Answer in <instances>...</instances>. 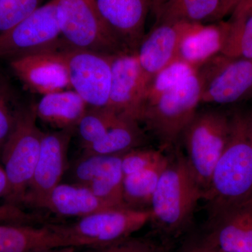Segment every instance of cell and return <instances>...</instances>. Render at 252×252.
<instances>
[{
    "label": "cell",
    "mask_w": 252,
    "mask_h": 252,
    "mask_svg": "<svg viewBox=\"0 0 252 252\" xmlns=\"http://www.w3.org/2000/svg\"><path fill=\"white\" fill-rule=\"evenodd\" d=\"M163 152L153 149L136 148L122 156V170L124 176L131 175L156 165L165 157Z\"/></svg>",
    "instance_id": "cell-31"
},
{
    "label": "cell",
    "mask_w": 252,
    "mask_h": 252,
    "mask_svg": "<svg viewBox=\"0 0 252 252\" xmlns=\"http://www.w3.org/2000/svg\"><path fill=\"white\" fill-rule=\"evenodd\" d=\"M231 130V115L220 110L197 112L181 137L187 161L203 192L223 153Z\"/></svg>",
    "instance_id": "cell-6"
},
{
    "label": "cell",
    "mask_w": 252,
    "mask_h": 252,
    "mask_svg": "<svg viewBox=\"0 0 252 252\" xmlns=\"http://www.w3.org/2000/svg\"><path fill=\"white\" fill-rule=\"evenodd\" d=\"M233 0H221V9H220V18L228 14L230 11Z\"/></svg>",
    "instance_id": "cell-38"
},
{
    "label": "cell",
    "mask_w": 252,
    "mask_h": 252,
    "mask_svg": "<svg viewBox=\"0 0 252 252\" xmlns=\"http://www.w3.org/2000/svg\"><path fill=\"white\" fill-rule=\"evenodd\" d=\"M36 121L34 105L21 106L14 130L0 155L9 182L5 203L18 207L23 204L40 152L44 132Z\"/></svg>",
    "instance_id": "cell-3"
},
{
    "label": "cell",
    "mask_w": 252,
    "mask_h": 252,
    "mask_svg": "<svg viewBox=\"0 0 252 252\" xmlns=\"http://www.w3.org/2000/svg\"><path fill=\"white\" fill-rule=\"evenodd\" d=\"M124 116L109 107H89L77 127L83 148L100 140Z\"/></svg>",
    "instance_id": "cell-25"
},
{
    "label": "cell",
    "mask_w": 252,
    "mask_h": 252,
    "mask_svg": "<svg viewBox=\"0 0 252 252\" xmlns=\"http://www.w3.org/2000/svg\"><path fill=\"white\" fill-rule=\"evenodd\" d=\"M221 0H166L157 23H200L220 18Z\"/></svg>",
    "instance_id": "cell-23"
},
{
    "label": "cell",
    "mask_w": 252,
    "mask_h": 252,
    "mask_svg": "<svg viewBox=\"0 0 252 252\" xmlns=\"http://www.w3.org/2000/svg\"><path fill=\"white\" fill-rule=\"evenodd\" d=\"M245 113H246L247 124H248L249 135H250L252 143V109L250 112Z\"/></svg>",
    "instance_id": "cell-40"
},
{
    "label": "cell",
    "mask_w": 252,
    "mask_h": 252,
    "mask_svg": "<svg viewBox=\"0 0 252 252\" xmlns=\"http://www.w3.org/2000/svg\"><path fill=\"white\" fill-rule=\"evenodd\" d=\"M200 231L222 252H252V200L207 217Z\"/></svg>",
    "instance_id": "cell-16"
},
{
    "label": "cell",
    "mask_w": 252,
    "mask_h": 252,
    "mask_svg": "<svg viewBox=\"0 0 252 252\" xmlns=\"http://www.w3.org/2000/svg\"><path fill=\"white\" fill-rule=\"evenodd\" d=\"M165 1L166 0H151V9H152L156 16L158 14L159 11Z\"/></svg>",
    "instance_id": "cell-37"
},
{
    "label": "cell",
    "mask_w": 252,
    "mask_h": 252,
    "mask_svg": "<svg viewBox=\"0 0 252 252\" xmlns=\"http://www.w3.org/2000/svg\"><path fill=\"white\" fill-rule=\"evenodd\" d=\"M138 121L123 117L100 140L84 147L83 154L119 155L140 148L147 142Z\"/></svg>",
    "instance_id": "cell-21"
},
{
    "label": "cell",
    "mask_w": 252,
    "mask_h": 252,
    "mask_svg": "<svg viewBox=\"0 0 252 252\" xmlns=\"http://www.w3.org/2000/svg\"><path fill=\"white\" fill-rule=\"evenodd\" d=\"M64 43L9 60L15 75L32 92L43 94L72 89L63 54Z\"/></svg>",
    "instance_id": "cell-12"
},
{
    "label": "cell",
    "mask_w": 252,
    "mask_h": 252,
    "mask_svg": "<svg viewBox=\"0 0 252 252\" xmlns=\"http://www.w3.org/2000/svg\"><path fill=\"white\" fill-rule=\"evenodd\" d=\"M202 84L197 72L144 108L140 122L157 137L160 150L173 149L200 104Z\"/></svg>",
    "instance_id": "cell-4"
},
{
    "label": "cell",
    "mask_w": 252,
    "mask_h": 252,
    "mask_svg": "<svg viewBox=\"0 0 252 252\" xmlns=\"http://www.w3.org/2000/svg\"><path fill=\"white\" fill-rule=\"evenodd\" d=\"M203 192L179 151L168 156L149 210L150 222L160 241L172 248L177 240L193 231L194 212Z\"/></svg>",
    "instance_id": "cell-1"
},
{
    "label": "cell",
    "mask_w": 252,
    "mask_h": 252,
    "mask_svg": "<svg viewBox=\"0 0 252 252\" xmlns=\"http://www.w3.org/2000/svg\"><path fill=\"white\" fill-rule=\"evenodd\" d=\"M41 220L40 217L24 212L21 207L6 203L0 205V223L34 225Z\"/></svg>",
    "instance_id": "cell-33"
},
{
    "label": "cell",
    "mask_w": 252,
    "mask_h": 252,
    "mask_svg": "<svg viewBox=\"0 0 252 252\" xmlns=\"http://www.w3.org/2000/svg\"><path fill=\"white\" fill-rule=\"evenodd\" d=\"M124 179L122 161L93 181L87 187L97 198L113 206H126L123 199Z\"/></svg>",
    "instance_id": "cell-28"
},
{
    "label": "cell",
    "mask_w": 252,
    "mask_h": 252,
    "mask_svg": "<svg viewBox=\"0 0 252 252\" xmlns=\"http://www.w3.org/2000/svg\"><path fill=\"white\" fill-rule=\"evenodd\" d=\"M57 0L41 5L15 27L0 35V59H12L62 44Z\"/></svg>",
    "instance_id": "cell-10"
},
{
    "label": "cell",
    "mask_w": 252,
    "mask_h": 252,
    "mask_svg": "<svg viewBox=\"0 0 252 252\" xmlns=\"http://www.w3.org/2000/svg\"><path fill=\"white\" fill-rule=\"evenodd\" d=\"M122 156L83 154L69 170L70 183L88 187L99 176L121 163Z\"/></svg>",
    "instance_id": "cell-26"
},
{
    "label": "cell",
    "mask_w": 252,
    "mask_h": 252,
    "mask_svg": "<svg viewBox=\"0 0 252 252\" xmlns=\"http://www.w3.org/2000/svg\"><path fill=\"white\" fill-rule=\"evenodd\" d=\"M114 207H118L97 198L89 187L60 183L50 192L41 209L59 216L81 218Z\"/></svg>",
    "instance_id": "cell-19"
},
{
    "label": "cell",
    "mask_w": 252,
    "mask_h": 252,
    "mask_svg": "<svg viewBox=\"0 0 252 252\" xmlns=\"http://www.w3.org/2000/svg\"><path fill=\"white\" fill-rule=\"evenodd\" d=\"M75 128L44 132L40 152L23 204L42 208L50 192L61 183L68 168L67 154Z\"/></svg>",
    "instance_id": "cell-11"
},
{
    "label": "cell",
    "mask_w": 252,
    "mask_h": 252,
    "mask_svg": "<svg viewBox=\"0 0 252 252\" xmlns=\"http://www.w3.org/2000/svg\"><path fill=\"white\" fill-rule=\"evenodd\" d=\"M9 191V182L2 164L0 162V198H6Z\"/></svg>",
    "instance_id": "cell-35"
},
{
    "label": "cell",
    "mask_w": 252,
    "mask_h": 252,
    "mask_svg": "<svg viewBox=\"0 0 252 252\" xmlns=\"http://www.w3.org/2000/svg\"><path fill=\"white\" fill-rule=\"evenodd\" d=\"M220 54L230 59H252V10L232 11Z\"/></svg>",
    "instance_id": "cell-24"
},
{
    "label": "cell",
    "mask_w": 252,
    "mask_h": 252,
    "mask_svg": "<svg viewBox=\"0 0 252 252\" xmlns=\"http://www.w3.org/2000/svg\"><path fill=\"white\" fill-rule=\"evenodd\" d=\"M150 210L123 206L81 217L69 225H56L66 247L102 248L122 241L150 222Z\"/></svg>",
    "instance_id": "cell-5"
},
{
    "label": "cell",
    "mask_w": 252,
    "mask_h": 252,
    "mask_svg": "<svg viewBox=\"0 0 252 252\" xmlns=\"http://www.w3.org/2000/svg\"><path fill=\"white\" fill-rule=\"evenodd\" d=\"M44 0H0V35L15 27L42 5Z\"/></svg>",
    "instance_id": "cell-30"
},
{
    "label": "cell",
    "mask_w": 252,
    "mask_h": 252,
    "mask_svg": "<svg viewBox=\"0 0 252 252\" xmlns=\"http://www.w3.org/2000/svg\"><path fill=\"white\" fill-rule=\"evenodd\" d=\"M167 162L168 156H165L147 170L124 176L123 199L126 207L135 210H149L152 197Z\"/></svg>",
    "instance_id": "cell-22"
},
{
    "label": "cell",
    "mask_w": 252,
    "mask_h": 252,
    "mask_svg": "<svg viewBox=\"0 0 252 252\" xmlns=\"http://www.w3.org/2000/svg\"><path fill=\"white\" fill-rule=\"evenodd\" d=\"M228 29V21L207 26L196 23L181 41L178 59L198 71L207 61L220 54Z\"/></svg>",
    "instance_id": "cell-18"
},
{
    "label": "cell",
    "mask_w": 252,
    "mask_h": 252,
    "mask_svg": "<svg viewBox=\"0 0 252 252\" xmlns=\"http://www.w3.org/2000/svg\"><path fill=\"white\" fill-rule=\"evenodd\" d=\"M196 23H157L144 35L136 55L149 85L164 68L178 59L179 49L184 36Z\"/></svg>",
    "instance_id": "cell-15"
},
{
    "label": "cell",
    "mask_w": 252,
    "mask_h": 252,
    "mask_svg": "<svg viewBox=\"0 0 252 252\" xmlns=\"http://www.w3.org/2000/svg\"><path fill=\"white\" fill-rule=\"evenodd\" d=\"M57 17L66 46L109 55L126 52L106 27L95 0H57Z\"/></svg>",
    "instance_id": "cell-7"
},
{
    "label": "cell",
    "mask_w": 252,
    "mask_h": 252,
    "mask_svg": "<svg viewBox=\"0 0 252 252\" xmlns=\"http://www.w3.org/2000/svg\"><path fill=\"white\" fill-rule=\"evenodd\" d=\"M252 0H233L230 11H252Z\"/></svg>",
    "instance_id": "cell-36"
},
{
    "label": "cell",
    "mask_w": 252,
    "mask_h": 252,
    "mask_svg": "<svg viewBox=\"0 0 252 252\" xmlns=\"http://www.w3.org/2000/svg\"><path fill=\"white\" fill-rule=\"evenodd\" d=\"M64 247V239L55 224L0 223V252H36Z\"/></svg>",
    "instance_id": "cell-17"
},
{
    "label": "cell",
    "mask_w": 252,
    "mask_h": 252,
    "mask_svg": "<svg viewBox=\"0 0 252 252\" xmlns=\"http://www.w3.org/2000/svg\"><path fill=\"white\" fill-rule=\"evenodd\" d=\"M76 249L77 248L74 247H64V248L48 249V250L36 252H76Z\"/></svg>",
    "instance_id": "cell-39"
},
{
    "label": "cell",
    "mask_w": 252,
    "mask_h": 252,
    "mask_svg": "<svg viewBox=\"0 0 252 252\" xmlns=\"http://www.w3.org/2000/svg\"><path fill=\"white\" fill-rule=\"evenodd\" d=\"M63 54L72 90L82 97L89 107H107L114 55L74 49L65 44Z\"/></svg>",
    "instance_id": "cell-9"
},
{
    "label": "cell",
    "mask_w": 252,
    "mask_h": 252,
    "mask_svg": "<svg viewBox=\"0 0 252 252\" xmlns=\"http://www.w3.org/2000/svg\"><path fill=\"white\" fill-rule=\"evenodd\" d=\"M16 99L9 84L0 77V155L5 143L14 130L18 111L21 106Z\"/></svg>",
    "instance_id": "cell-29"
},
{
    "label": "cell",
    "mask_w": 252,
    "mask_h": 252,
    "mask_svg": "<svg viewBox=\"0 0 252 252\" xmlns=\"http://www.w3.org/2000/svg\"><path fill=\"white\" fill-rule=\"evenodd\" d=\"M101 18L126 52H136L144 35L151 0H95Z\"/></svg>",
    "instance_id": "cell-14"
},
{
    "label": "cell",
    "mask_w": 252,
    "mask_h": 252,
    "mask_svg": "<svg viewBox=\"0 0 252 252\" xmlns=\"http://www.w3.org/2000/svg\"><path fill=\"white\" fill-rule=\"evenodd\" d=\"M148 86L136 52L114 55L107 107L140 122Z\"/></svg>",
    "instance_id": "cell-13"
},
{
    "label": "cell",
    "mask_w": 252,
    "mask_h": 252,
    "mask_svg": "<svg viewBox=\"0 0 252 252\" xmlns=\"http://www.w3.org/2000/svg\"><path fill=\"white\" fill-rule=\"evenodd\" d=\"M208 217L252 200V143L246 113L231 115V130L226 147L217 161L203 193Z\"/></svg>",
    "instance_id": "cell-2"
},
{
    "label": "cell",
    "mask_w": 252,
    "mask_h": 252,
    "mask_svg": "<svg viewBox=\"0 0 252 252\" xmlns=\"http://www.w3.org/2000/svg\"><path fill=\"white\" fill-rule=\"evenodd\" d=\"M88 108L85 101L72 89L44 94L34 105L37 119L59 130L76 128Z\"/></svg>",
    "instance_id": "cell-20"
},
{
    "label": "cell",
    "mask_w": 252,
    "mask_h": 252,
    "mask_svg": "<svg viewBox=\"0 0 252 252\" xmlns=\"http://www.w3.org/2000/svg\"><path fill=\"white\" fill-rule=\"evenodd\" d=\"M93 249L89 252H170L172 248L152 238L131 236L112 245Z\"/></svg>",
    "instance_id": "cell-32"
},
{
    "label": "cell",
    "mask_w": 252,
    "mask_h": 252,
    "mask_svg": "<svg viewBox=\"0 0 252 252\" xmlns=\"http://www.w3.org/2000/svg\"><path fill=\"white\" fill-rule=\"evenodd\" d=\"M197 72L198 70L195 68L179 59L164 68L158 73L149 84L146 94L143 111L146 107L154 103L162 94Z\"/></svg>",
    "instance_id": "cell-27"
},
{
    "label": "cell",
    "mask_w": 252,
    "mask_h": 252,
    "mask_svg": "<svg viewBox=\"0 0 252 252\" xmlns=\"http://www.w3.org/2000/svg\"><path fill=\"white\" fill-rule=\"evenodd\" d=\"M175 252H222L210 243L200 230L190 232L182 238Z\"/></svg>",
    "instance_id": "cell-34"
},
{
    "label": "cell",
    "mask_w": 252,
    "mask_h": 252,
    "mask_svg": "<svg viewBox=\"0 0 252 252\" xmlns=\"http://www.w3.org/2000/svg\"><path fill=\"white\" fill-rule=\"evenodd\" d=\"M198 72L202 84L200 103H236L252 94V59L219 54Z\"/></svg>",
    "instance_id": "cell-8"
}]
</instances>
